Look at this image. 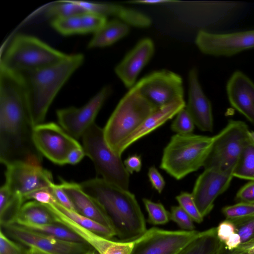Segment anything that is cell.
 Returning <instances> with one entry per match:
<instances>
[{
	"label": "cell",
	"instance_id": "1",
	"mask_svg": "<svg viewBox=\"0 0 254 254\" xmlns=\"http://www.w3.org/2000/svg\"><path fill=\"white\" fill-rule=\"evenodd\" d=\"M27 92L22 74L0 65V161L5 166L41 165L43 155L33 140Z\"/></svg>",
	"mask_w": 254,
	"mask_h": 254
},
{
	"label": "cell",
	"instance_id": "2",
	"mask_svg": "<svg viewBox=\"0 0 254 254\" xmlns=\"http://www.w3.org/2000/svg\"><path fill=\"white\" fill-rule=\"evenodd\" d=\"M79 184L106 212L116 236L121 241H134L147 231L139 205L135 195L128 190L98 178Z\"/></svg>",
	"mask_w": 254,
	"mask_h": 254
},
{
	"label": "cell",
	"instance_id": "3",
	"mask_svg": "<svg viewBox=\"0 0 254 254\" xmlns=\"http://www.w3.org/2000/svg\"><path fill=\"white\" fill-rule=\"evenodd\" d=\"M80 53L69 55L63 61L42 68L20 73L27 92L30 115L34 126L43 123L57 94L83 64Z\"/></svg>",
	"mask_w": 254,
	"mask_h": 254
},
{
	"label": "cell",
	"instance_id": "4",
	"mask_svg": "<svg viewBox=\"0 0 254 254\" xmlns=\"http://www.w3.org/2000/svg\"><path fill=\"white\" fill-rule=\"evenodd\" d=\"M213 141V136L176 134L164 149L160 167L181 180L203 166Z\"/></svg>",
	"mask_w": 254,
	"mask_h": 254
},
{
	"label": "cell",
	"instance_id": "5",
	"mask_svg": "<svg viewBox=\"0 0 254 254\" xmlns=\"http://www.w3.org/2000/svg\"><path fill=\"white\" fill-rule=\"evenodd\" d=\"M157 109L134 85L129 89L103 128L105 139L112 151L115 152L118 147Z\"/></svg>",
	"mask_w": 254,
	"mask_h": 254
},
{
	"label": "cell",
	"instance_id": "6",
	"mask_svg": "<svg viewBox=\"0 0 254 254\" xmlns=\"http://www.w3.org/2000/svg\"><path fill=\"white\" fill-rule=\"evenodd\" d=\"M68 56L37 37L18 34L1 57L0 65L21 73L56 64Z\"/></svg>",
	"mask_w": 254,
	"mask_h": 254
},
{
	"label": "cell",
	"instance_id": "7",
	"mask_svg": "<svg viewBox=\"0 0 254 254\" xmlns=\"http://www.w3.org/2000/svg\"><path fill=\"white\" fill-rule=\"evenodd\" d=\"M82 138L85 155L92 161L97 173L105 181L128 190L129 174L121 156L114 152L107 143L103 128L94 123Z\"/></svg>",
	"mask_w": 254,
	"mask_h": 254
},
{
	"label": "cell",
	"instance_id": "8",
	"mask_svg": "<svg viewBox=\"0 0 254 254\" xmlns=\"http://www.w3.org/2000/svg\"><path fill=\"white\" fill-rule=\"evenodd\" d=\"M249 131L245 122L229 121L227 125L213 136L212 147L203 166L204 169L213 168L233 173L250 139Z\"/></svg>",
	"mask_w": 254,
	"mask_h": 254
},
{
	"label": "cell",
	"instance_id": "9",
	"mask_svg": "<svg viewBox=\"0 0 254 254\" xmlns=\"http://www.w3.org/2000/svg\"><path fill=\"white\" fill-rule=\"evenodd\" d=\"M134 86L152 104L159 108L184 99L183 79L167 69L153 71L143 77Z\"/></svg>",
	"mask_w": 254,
	"mask_h": 254
},
{
	"label": "cell",
	"instance_id": "10",
	"mask_svg": "<svg viewBox=\"0 0 254 254\" xmlns=\"http://www.w3.org/2000/svg\"><path fill=\"white\" fill-rule=\"evenodd\" d=\"M0 226L7 236L19 243L48 254H84L91 250V247L86 242L58 239L13 223H6Z\"/></svg>",
	"mask_w": 254,
	"mask_h": 254
},
{
	"label": "cell",
	"instance_id": "11",
	"mask_svg": "<svg viewBox=\"0 0 254 254\" xmlns=\"http://www.w3.org/2000/svg\"><path fill=\"white\" fill-rule=\"evenodd\" d=\"M199 232L196 230L168 231L151 228L134 241L131 254H178Z\"/></svg>",
	"mask_w": 254,
	"mask_h": 254
},
{
	"label": "cell",
	"instance_id": "12",
	"mask_svg": "<svg viewBox=\"0 0 254 254\" xmlns=\"http://www.w3.org/2000/svg\"><path fill=\"white\" fill-rule=\"evenodd\" d=\"M33 140L43 156L60 165L67 164V157L71 150L81 146L76 139L54 123L35 126Z\"/></svg>",
	"mask_w": 254,
	"mask_h": 254
},
{
	"label": "cell",
	"instance_id": "13",
	"mask_svg": "<svg viewBox=\"0 0 254 254\" xmlns=\"http://www.w3.org/2000/svg\"><path fill=\"white\" fill-rule=\"evenodd\" d=\"M195 43L205 55L231 57L254 49V29L222 33L200 30L196 36Z\"/></svg>",
	"mask_w": 254,
	"mask_h": 254
},
{
	"label": "cell",
	"instance_id": "14",
	"mask_svg": "<svg viewBox=\"0 0 254 254\" xmlns=\"http://www.w3.org/2000/svg\"><path fill=\"white\" fill-rule=\"evenodd\" d=\"M111 93V87L106 86L81 107H70L57 110V116L61 127L75 139L82 137L95 123L98 112Z\"/></svg>",
	"mask_w": 254,
	"mask_h": 254
},
{
	"label": "cell",
	"instance_id": "15",
	"mask_svg": "<svg viewBox=\"0 0 254 254\" xmlns=\"http://www.w3.org/2000/svg\"><path fill=\"white\" fill-rule=\"evenodd\" d=\"M6 167L4 184L12 193L23 199L32 191L51 188L55 184L51 173L41 165L17 163Z\"/></svg>",
	"mask_w": 254,
	"mask_h": 254
},
{
	"label": "cell",
	"instance_id": "16",
	"mask_svg": "<svg viewBox=\"0 0 254 254\" xmlns=\"http://www.w3.org/2000/svg\"><path fill=\"white\" fill-rule=\"evenodd\" d=\"M233 177L232 172L213 168L204 169L198 176L191 194L203 217L213 209L215 199L228 189Z\"/></svg>",
	"mask_w": 254,
	"mask_h": 254
},
{
	"label": "cell",
	"instance_id": "17",
	"mask_svg": "<svg viewBox=\"0 0 254 254\" xmlns=\"http://www.w3.org/2000/svg\"><path fill=\"white\" fill-rule=\"evenodd\" d=\"M186 109L200 130L212 131L213 118L211 104L202 90L195 68L189 72L188 100Z\"/></svg>",
	"mask_w": 254,
	"mask_h": 254
},
{
	"label": "cell",
	"instance_id": "18",
	"mask_svg": "<svg viewBox=\"0 0 254 254\" xmlns=\"http://www.w3.org/2000/svg\"><path fill=\"white\" fill-rule=\"evenodd\" d=\"M155 50L149 38L140 40L115 67V72L124 85L132 88L141 71L152 58Z\"/></svg>",
	"mask_w": 254,
	"mask_h": 254
},
{
	"label": "cell",
	"instance_id": "19",
	"mask_svg": "<svg viewBox=\"0 0 254 254\" xmlns=\"http://www.w3.org/2000/svg\"><path fill=\"white\" fill-rule=\"evenodd\" d=\"M226 89L231 105L254 126V82L236 70L227 81Z\"/></svg>",
	"mask_w": 254,
	"mask_h": 254
},
{
	"label": "cell",
	"instance_id": "20",
	"mask_svg": "<svg viewBox=\"0 0 254 254\" xmlns=\"http://www.w3.org/2000/svg\"><path fill=\"white\" fill-rule=\"evenodd\" d=\"M186 106V104L184 99L176 100L157 109L145 119L134 132L118 147L115 153L121 156L123 152L132 143L149 134L169 120L172 119Z\"/></svg>",
	"mask_w": 254,
	"mask_h": 254
},
{
	"label": "cell",
	"instance_id": "21",
	"mask_svg": "<svg viewBox=\"0 0 254 254\" xmlns=\"http://www.w3.org/2000/svg\"><path fill=\"white\" fill-rule=\"evenodd\" d=\"M60 185L68 196L76 212L113 229L106 212L94 198L82 190L79 184L62 180Z\"/></svg>",
	"mask_w": 254,
	"mask_h": 254
},
{
	"label": "cell",
	"instance_id": "22",
	"mask_svg": "<svg viewBox=\"0 0 254 254\" xmlns=\"http://www.w3.org/2000/svg\"><path fill=\"white\" fill-rule=\"evenodd\" d=\"M78 2L88 11L107 18L113 16L128 25L139 28L150 26L151 19L147 15L135 9L122 5L103 2L78 1Z\"/></svg>",
	"mask_w": 254,
	"mask_h": 254
},
{
	"label": "cell",
	"instance_id": "23",
	"mask_svg": "<svg viewBox=\"0 0 254 254\" xmlns=\"http://www.w3.org/2000/svg\"><path fill=\"white\" fill-rule=\"evenodd\" d=\"M52 213L57 223L66 227L88 244L98 254H103L112 240L85 228L64 215L53 204H45Z\"/></svg>",
	"mask_w": 254,
	"mask_h": 254
},
{
	"label": "cell",
	"instance_id": "24",
	"mask_svg": "<svg viewBox=\"0 0 254 254\" xmlns=\"http://www.w3.org/2000/svg\"><path fill=\"white\" fill-rule=\"evenodd\" d=\"M129 26L117 19L107 21L94 33L88 43V48L105 47L114 44L128 34Z\"/></svg>",
	"mask_w": 254,
	"mask_h": 254
},
{
	"label": "cell",
	"instance_id": "25",
	"mask_svg": "<svg viewBox=\"0 0 254 254\" xmlns=\"http://www.w3.org/2000/svg\"><path fill=\"white\" fill-rule=\"evenodd\" d=\"M224 244L217 235L216 227L200 232L178 254H220Z\"/></svg>",
	"mask_w": 254,
	"mask_h": 254
},
{
	"label": "cell",
	"instance_id": "26",
	"mask_svg": "<svg viewBox=\"0 0 254 254\" xmlns=\"http://www.w3.org/2000/svg\"><path fill=\"white\" fill-rule=\"evenodd\" d=\"M15 221L37 224L57 223L48 207L35 200L24 203L15 217L7 223Z\"/></svg>",
	"mask_w": 254,
	"mask_h": 254
},
{
	"label": "cell",
	"instance_id": "27",
	"mask_svg": "<svg viewBox=\"0 0 254 254\" xmlns=\"http://www.w3.org/2000/svg\"><path fill=\"white\" fill-rule=\"evenodd\" d=\"M23 227L29 230L51 236L55 238L75 242H85L84 240L71 230L58 223L42 224H33L21 221L9 222Z\"/></svg>",
	"mask_w": 254,
	"mask_h": 254
},
{
	"label": "cell",
	"instance_id": "28",
	"mask_svg": "<svg viewBox=\"0 0 254 254\" xmlns=\"http://www.w3.org/2000/svg\"><path fill=\"white\" fill-rule=\"evenodd\" d=\"M53 204L66 216L73 221L95 234L106 239H111L116 236L114 230L90 218H89L77 212L67 209L57 201Z\"/></svg>",
	"mask_w": 254,
	"mask_h": 254
},
{
	"label": "cell",
	"instance_id": "29",
	"mask_svg": "<svg viewBox=\"0 0 254 254\" xmlns=\"http://www.w3.org/2000/svg\"><path fill=\"white\" fill-rule=\"evenodd\" d=\"M234 177L254 181V142L250 138L235 166Z\"/></svg>",
	"mask_w": 254,
	"mask_h": 254
},
{
	"label": "cell",
	"instance_id": "30",
	"mask_svg": "<svg viewBox=\"0 0 254 254\" xmlns=\"http://www.w3.org/2000/svg\"><path fill=\"white\" fill-rule=\"evenodd\" d=\"M88 11L77 0H61L49 6L46 13L53 19L80 16Z\"/></svg>",
	"mask_w": 254,
	"mask_h": 254
},
{
	"label": "cell",
	"instance_id": "31",
	"mask_svg": "<svg viewBox=\"0 0 254 254\" xmlns=\"http://www.w3.org/2000/svg\"><path fill=\"white\" fill-rule=\"evenodd\" d=\"M51 25L63 35L82 34L80 15L53 19Z\"/></svg>",
	"mask_w": 254,
	"mask_h": 254
},
{
	"label": "cell",
	"instance_id": "32",
	"mask_svg": "<svg viewBox=\"0 0 254 254\" xmlns=\"http://www.w3.org/2000/svg\"><path fill=\"white\" fill-rule=\"evenodd\" d=\"M148 214V221L154 225L164 224L170 219L169 212L160 203H156L147 198L142 199Z\"/></svg>",
	"mask_w": 254,
	"mask_h": 254
},
{
	"label": "cell",
	"instance_id": "33",
	"mask_svg": "<svg viewBox=\"0 0 254 254\" xmlns=\"http://www.w3.org/2000/svg\"><path fill=\"white\" fill-rule=\"evenodd\" d=\"M194 126L192 119L185 107L177 114L171 128L176 134H189L193 132Z\"/></svg>",
	"mask_w": 254,
	"mask_h": 254
},
{
	"label": "cell",
	"instance_id": "34",
	"mask_svg": "<svg viewBox=\"0 0 254 254\" xmlns=\"http://www.w3.org/2000/svg\"><path fill=\"white\" fill-rule=\"evenodd\" d=\"M229 220L235 225L236 232L240 237L241 244L247 242L254 238V215Z\"/></svg>",
	"mask_w": 254,
	"mask_h": 254
},
{
	"label": "cell",
	"instance_id": "35",
	"mask_svg": "<svg viewBox=\"0 0 254 254\" xmlns=\"http://www.w3.org/2000/svg\"><path fill=\"white\" fill-rule=\"evenodd\" d=\"M80 19L82 34L95 33L107 22L106 17L91 12L80 15Z\"/></svg>",
	"mask_w": 254,
	"mask_h": 254
},
{
	"label": "cell",
	"instance_id": "36",
	"mask_svg": "<svg viewBox=\"0 0 254 254\" xmlns=\"http://www.w3.org/2000/svg\"><path fill=\"white\" fill-rule=\"evenodd\" d=\"M176 198L179 206L190 215L193 221L198 223L203 221V217L200 213L191 193L182 192Z\"/></svg>",
	"mask_w": 254,
	"mask_h": 254
},
{
	"label": "cell",
	"instance_id": "37",
	"mask_svg": "<svg viewBox=\"0 0 254 254\" xmlns=\"http://www.w3.org/2000/svg\"><path fill=\"white\" fill-rule=\"evenodd\" d=\"M222 212L226 219H234L254 215V203L238 202L224 207Z\"/></svg>",
	"mask_w": 254,
	"mask_h": 254
},
{
	"label": "cell",
	"instance_id": "38",
	"mask_svg": "<svg viewBox=\"0 0 254 254\" xmlns=\"http://www.w3.org/2000/svg\"><path fill=\"white\" fill-rule=\"evenodd\" d=\"M29 248L9 239L0 229V254H29Z\"/></svg>",
	"mask_w": 254,
	"mask_h": 254
},
{
	"label": "cell",
	"instance_id": "39",
	"mask_svg": "<svg viewBox=\"0 0 254 254\" xmlns=\"http://www.w3.org/2000/svg\"><path fill=\"white\" fill-rule=\"evenodd\" d=\"M169 218L181 228L187 231L194 230L195 226L193 221L180 206H174L171 207Z\"/></svg>",
	"mask_w": 254,
	"mask_h": 254
},
{
	"label": "cell",
	"instance_id": "40",
	"mask_svg": "<svg viewBox=\"0 0 254 254\" xmlns=\"http://www.w3.org/2000/svg\"><path fill=\"white\" fill-rule=\"evenodd\" d=\"M51 188L40 189L32 191L24 197V201L35 200L44 204L53 203L56 200L52 193Z\"/></svg>",
	"mask_w": 254,
	"mask_h": 254
},
{
	"label": "cell",
	"instance_id": "41",
	"mask_svg": "<svg viewBox=\"0 0 254 254\" xmlns=\"http://www.w3.org/2000/svg\"><path fill=\"white\" fill-rule=\"evenodd\" d=\"M134 244V241L115 242L112 241L103 254H131Z\"/></svg>",
	"mask_w": 254,
	"mask_h": 254
},
{
	"label": "cell",
	"instance_id": "42",
	"mask_svg": "<svg viewBox=\"0 0 254 254\" xmlns=\"http://www.w3.org/2000/svg\"><path fill=\"white\" fill-rule=\"evenodd\" d=\"M238 202L254 203V181H250L237 192L236 198Z\"/></svg>",
	"mask_w": 254,
	"mask_h": 254
},
{
	"label": "cell",
	"instance_id": "43",
	"mask_svg": "<svg viewBox=\"0 0 254 254\" xmlns=\"http://www.w3.org/2000/svg\"><path fill=\"white\" fill-rule=\"evenodd\" d=\"M51 190L55 199L59 203L67 209L75 211L73 203L60 184H54Z\"/></svg>",
	"mask_w": 254,
	"mask_h": 254
},
{
	"label": "cell",
	"instance_id": "44",
	"mask_svg": "<svg viewBox=\"0 0 254 254\" xmlns=\"http://www.w3.org/2000/svg\"><path fill=\"white\" fill-rule=\"evenodd\" d=\"M217 235L220 241L224 244L229 237L236 233L235 225L229 219H226L219 223L216 227Z\"/></svg>",
	"mask_w": 254,
	"mask_h": 254
},
{
	"label": "cell",
	"instance_id": "45",
	"mask_svg": "<svg viewBox=\"0 0 254 254\" xmlns=\"http://www.w3.org/2000/svg\"><path fill=\"white\" fill-rule=\"evenodd\" d=\"M148 176L152 187L161 193L165 186V182L159 172L155 167H151L149 169Z\"/></svg>",
	"mask_w": 254,
	"mask_h": 254
},
{
	"label": "cell",
	"instance_id": "46",
	"mask_svg": "<svg viewBox=\"0 0 254 254\" xmlns=\"http://www.w3.org/2000/svg\"><path fill=\"white\" fill-rule=\"evenodd\" d=\"M124 164L129 174H132L134 172H139L142 166L141 157L137 154L130 155L125 160Z\"/></svg>",
	"mask_w": 254,
	"mask_h": 254
},
{
	"label": "cell",
	"instance_id": "47",
	"mask_svg": "<svg viewBox=\"0 0 254 254\" xmlns=\"http://www.w3.org/2000/svg\"><path fill=\"white\" fill-rule=\"evenodd\" d=\"M85 155L82 146L76 147L71 150L68 154L66 163L74 165L79 163Z\"/></svg>",
	"mask_w": 254,
	"mask_h": 254
},
{
	"label": "cell",
	"instance_id": "48",
	"mask_svg": "<svg viewBox=\"0 0 254 254\" xmlns=\"http://www.w3.org/2000/svg\"><path fill=\"white\" fill-rule=\"evenodd\" d=\"M241 244V240L239 235L235 233L232 234L223 244L226 249L233 251L237 249Z\"/></svg>",
	"mask_w": 254,
	"mask_h": 254
},
{
	"label": "cell",
	"instance_id": "49",
	"mask_svg": "<svg viewBox=\"0 0 254 254\" xmlns=\"http://www.w3.org/2000/svg\"><path fill=\"white\" fill-rule=\"evenodd\" d=\"M132 2L144 4H158L166 2H172L171 0H136L132 1Z\"/></svg>",
	"mask_w": 254,
	"mask_h": 254
},
{
	"label": "cell",
	"instance_id": "50",
	"mask_svg": "<svg viewBox=\"0 0 254 254\" xmlns=\"http://www.w3.org/2000/svg\"><path fill=\"white\" fill-rule=\"evenodd\" d=\"M254 246V238L247 242L241 244L238 248L236 249L242 251H246Z\"/></svg>",
	"mask_w": 254,
	"mask_h": 254
},
{
	"label": "cell",
	"instance_id": "51",
	"mask_svg": "<svg viewBox=\"0 0 254 254\" xmlns=\"http://www.w3.org/2000/svg\"><path fill=\"white\" fill-rule=\"evenodd\" d=\"M220 254H249L245 251L235 249L233 251H229L224 247L222 248Z\"/></svg>",
	"mask_w": 254,
	"mask_h": 254
},
{
	"label": "cell",
	"instance_id": "52",
	"mask_svg": "<svg viewBox=\"0 0 254 254\" xmlns=\"http://www.w3.org/2000/svg\"><path fill=\"white\" fill-rule=\"evenodd\" d=\"M29 254H48L43 251L34 248H29Z\"/></svg>",
	"mask_w": 254,
	"mask_h": 254
},
{
	"label": "cell",
	"instance_id": "53",
	"mask_svg": "<svg viewBox=\"0 0 254 254\" xmlns=\"http://www.w3.org/2000/svg\"><path fill=\"white\" fill-rule=\"evenodd\" d=\"M248 134L250 139L254 142V131L249 130Z\"/></svg>",
	"mask_w": 254,
	"mask_h": 254
},
{
	"label": "cell",
	"instance_id": "54",
	"mask_svg": "<svg viewBox=\"0 0 254 254\" xmlns=\"http://www.w3.org/2000/svg\"><path fill=\"white\" fill-rule=\"evenodd\" d=\"M245 251L249 254H254V246Z\"/></svg>",
	"mask_w": 254,
	"mask_h": 254
},
{
	"label": "cell",
	"instance_id": "55",
	"mask_svg": "<svg viewBox=\"0 0 254 254\" xmlns=\"http://www.w3.org/2000/svg\"><path fill=\"white\" fill-rule=\"evenodd\" d=\"M84 254H96V253H95V252L94 251H91V250Z\"/></svg>",
	"mask_w": 254,
	"mask_h": 254
}]
</instances>
